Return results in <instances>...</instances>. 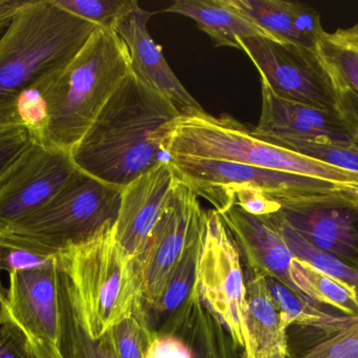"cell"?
Here are the masks:
<instances>
[{
	"mask_svg": "<svg viewBox=\"0 0 358 358\" xmlns=\"http://www.w3.org/2000/svg\"><path fill=\"white\" fill-rule=\"evenodd\" d=\"M180 113L167 98L130 74L71 149L77 170L119 188L171 161L168 135Z\"/></svg>",
	"mask_w": 358,
	"mask_h": 358,
	"instance_id": "obj_1",
	"label": "cell"
},
{
	"mask_svg": "<svg viewBox=\"0 0 358 358\" xmlns=\"http://www.w3.org/2000/svg\"><path fill=\"white\" fill-rule=\"evenodd\" d=\"M130 74L123 39L96 29L64 69L31 88L40 119L35 142L71 153Z\"/></svg>",
	"mask_w": 358,
	"mask_h": 358,
	"instance_id": "obj_2",
	"label": "cell"
},
{
	"mask_svg": "<svg viewBox=\"0 0 358 358\" xmlns=\"http://www.w3.org/2000/svg\"><path fill=\"white\" fill-rule=\"evenodd\" d=\"M98 29L56 0L19 1L0 34V122L16 120L19 97L64 69Z\"/></svg>",
	"mask_w": 358,
	"mask_h": 358,
	"instance_id": "obj_3",
	"label": "cell"
},
{
	"mask_svg": "<svg viewBox=\"0 0 358 358\" xmlns=\"http://www.w3.org/2000/svg\"><path fill=\"white\" fill-rule=\"evenodd\" d=\"M178 179L218 214L250 199H266L281 209L357 203L358 193L334 183L233 162L171 157Z\"/></svg>",
	"mask_w": 358,
	"mask_h": 358,
	"instance_id": "obj_4",
	"label": "cell"
},
{
	"mask_svg": "<svg viewBox=\"0 0 358 358\" xmlns=\"http://www.w3.org/2000/svg\"><path fill=\"white\" fill-rule=\"evenodd\" d=\"M113 226L79 245L59 252L82 322L99 340L143 303L142 265L115 242Z\"/></svg>",
	"mask_w": 358,
	"mask_h": 358,
	"instance_id": "obj_5",
	"label": "cell"
},
{
	"mask_svg": "<svg viewBox=\"0 0 358 358\" xmlns=\"http://www.w3.org/2000/svg\"><path fill=\"white\" fill-rule=\"evenodd\" d=\"M166 147L171 157L233 162L289 172L334 183L358 193V174L261 140L229 115L216 117L204 111L180 116L168 135Z\"/></svg>",
	"mask_w": 358,
	"mask_h": 358,
	"instance_id": "obj_6",
	"label": "cell"
},
{
	"mask_svg": "<svg viewBox=\"0 0 358 358\" xmlns=\"http://www.w3.org/2000/svg\"><path fill=\"white\" fill-rule=\"evenodd\" d=\"M122 193L123 189L76 170L45 205L2 233L58 254L115 225Z\"/></svg>",
	"mask_w": 358,
	"mask_h": 358,
	"instance_id": "obj_7",
	"label": "cell"
},
{
	"mask_svg": "<svg viewBox=\"0 0 358 358\" xmlns=\"http://www.w3.org/2000/svg\"><path fill=\"white\" fill-rule=\"evenodd\" d=\"M197 287L208 310L240 349L246 344V281L241 254L216 210L206 212Z\"/></svg>",
	"mask_w": 358,
	"mask_h": 358,
	"instance_id": "obj_8",
	"label": "cell"
},
{
	"mask_svg": "<svg viewBox=\"0 0 358 358\" xmlns=\"http://www.w3.org/2000/svg\"><path fill=\"white\" fill-rule=\"evenodd\" d=\"M238 42L277 96L336 111L334 82L317 50L264 37L239 38Z\"/></svg>",
	"mask_w": 358,
	"mask_h": 358,
	"instance_id": "obj_9",
	"label": "cell"
},
{
	"mask_svg": "<svg viewBox=\"0 0 358 358\" xmlns=\"http://www.w3.org/2000/svg\"><path fill=\"white\" fill-rule=\"evenodd\" d=\"M206 221L197 195L178 179L141 260L144 308L159 300L187 250L203 235Z\"/></svg>",
	"mask_w": 358,
	"mask_h": 358,
	"instance_id": "obj_10",
	"label": "cell"
},
{
	"mask_svg": "<svg viewBox=\"0 0 358 358\" xmlns=\"http://www.w3.org/2000/svg\"><path fill=\"white\" fill-rule=\"evenodd\" d=\"M76 170L71 153L34 141L0 179V231L45 205Z\"/></svg>",
	"mask_w": 358,
	"mask_h": 358,
	"instance_id": "obj_11",
	"label": "cell"
},
{
	"mask_svg": "<svg viewBox=\"0 0 358 358\" xmlns=\"http://www.w3.org/2000/svg\"><path fill=\"white\" fill-rule=\"evenodd\" d=\"M0 324L20 329L29 340L56 345L59 332V263L10 273L0 282Z\"/></svg>",
	"mask_w": 358,
	"mask_h": 358,
	"instance_id": "obj_12",
	"label": "cell"
},
{
	"mask_svg": "<svg viewBox=\"0 0 358 358\" xmlns=\"http://www.w3.org/2000/svg\"><path fill=\"white\" fill-rule=\"evenodd\" d=\"M178 183V174L171 161H168L145 172L123 188L113 235L130 258L141 263Z\"/></svg>",
	"mask_w": 358,
	"mask_h": 358,
	"instance_id": "obj_13",
	"label": "cell"
},
{
	"mask_svg": "<svg viewBox=\"0 0 358 358\" xmlns=\"http://www.w3.org/2000/svg\"><path fill=\"white\" fill-rule=\"evenodd\" d=\"M261 94L260 119L252 130L261 140L277 146L288 141H353L336 111L281 98L263 80Z\"/></svg>",
	"mask_w": 358,
	"mask_h": 358,
	"instance_id": "obj_14",
	"label": "cell"
},
{
	"mask_svg": "<svg viewBox=\"0 0 358 358\" xmlns=\"http://www.w3.org/2000/svg\"><path fill=\"white\" fill-rule=\"evenodd\" d=\"M152 15L138 6L115 27L117 35L127 46L131 73L167 98L181 116L202 113L204 109L201 105L181 83L168 64L163 48L151 37L147 25Z\"/></svg>",
	"mask_w": 358,
	"mask_h": 358,
	"instance_id": "obj_15",
	"label": "cell"
},
{
	"mask_svg": "<svg viewBox=\"0 0 358 358\" xmlns=\"http://www.w3.org/2000/svg\"><path fill=\"white\" fill-rule=\"evenodd\" d=\"M219 214L239 249L245 269L277 280L296 291L290 275L294 254L271 216H254L237 206Z\"/></svg>",
	"mask_w": 358,
	"mask_h": 358,
	"instance_id": "obj_16",
	"label": "cell"
},
{
	"mask_svg": "<svg viewBox=\"0 0 358 358\" xmlns=\"http://www.w3.org/2000/svg\"><path fill=\"white\" fill-rule=\"evenodd\" d=\"M278 214L311 245L358 267V202Z\"/></svg>",
	"mask_w": 358,
	"mask_h": 358,
	"instance_id": "obj_17",
	"label": "cell"
},
{
	"mask_svg": "<svg viewBox=\"0 0 358 358\" xmlns=\"http://www.w3.org/2000/svg\"><path fill=\"white\" fill-rule=\"evenodd\" d=\"M246 344L242 358H288V329L265 277L245 269Z\"/></svg>",
	"mask_w": 358,
	"mask_h": 358,
	"instance_id": "obj_18",
	"label": "cell"
},
{
	"mask_svg": "<svg viewBox=\"0 0 358 358\" xmlns=\"http://www.w3.org/2000/svg\"><path fill=\"white\" fill-rule=\"evenodd\" d=\"M237 6L277 41L317 48L325 29L313 6L285 0H235Z\"/></svg>",
	"mask_w": 358,
	"mask_h": 358,
	"instance_id": "obj_19",
	"label": "cell"
},
{
	"mask_svg": "<svg viewBox=\"0 0 358 358\" xmlns=\"http://www.w3.org/2000/svg\"><path fill=\"white\" fill-rule=\"evenodd\" d=\"M159 328L180 334L193 358H242L241 349L202 302L197 283L187 300Z\"/></svg>",
	"mask_w": 358,
	"mask_h": 358,
	"instance_id": "obj_20",
	"label": "cell"
},
{
	"mask_svg": "<svg viewBox=\"0 0 358 358\" xmlns=\"http://www.w3.org/2000/svg\"><path fill=\"white\" fill-rule=\"evenodd\" d=\"M165 12L195 21L216 46L239 48V38H271L250 19L235 0H176Z\"/></svg>",
	"mask_w": 358,
	"mask_h": 358,
	"instance_id": "obj_21",
	"label": "cell"
},
{
	"mask_svg": "<svg viewBox=\"0 0 358 358\" xmlns=\"http://www.w3.org/2000/svg\"><path fill=\"white\" fill-rule=\"evenodd\" d=\"M57 351L62 358H117L106 334L94 340L84 327L73 288L59 267V332Z\"/></svg>",
	"mask_w": 358,
	"mask_h": 358,
	"instance_id": "obj_22",
	"label": "cell"
},
{
	"mask_svg": "<svg viewBox=\"0 0 358 358\" xmlns=\"http://www.w3.org/2000/svg\"><path fill=\"white\" fill-rule=\"evenodd\" d=\"M269 294L288 330L299 328L304 331H317L320 340L331 336L348 325L355 315H334L311 302L299 292L271 277H265Z\"/></svg>",
	"mask_w": 358,
	"mask_h": 358,
	"instance_id": "obj_23",
	"label": "cell"
},
{
	"mask_svg": "<svg viewBox=\"0 0 358 358\" xmlns=\"http://www.w3.org/2000/svg\"><path fill=\"white\" fill-rule=\"evenodd\" d=\"M290 275L296 291L311 302L331 307L344 315H358L357 292L308 263L294 258Z\"/></svg>",
	"mask_w": 358,
	"mask_h": 358,
	"instance_id": "obj_24",
	"label": "cell"
},
{
	"mask_svg": "<svg viewBox=\"0 0 358 358\" xmlns=\"http://www.w3.org/2000/svg\"><path fill=\"white\" fill-rule=\"evenodd\" d=\"M315 50L332 81L345 84L358 94V23L325 32Z\"/></svg>",
	"mask_w": 358,
	"mask_h": 358,
	"instance_id": "obj_25",
	"label": "cell"
},
{
	"mask_svg": "<svg viewBox=\"0 0 358 358\" xmlns=\"http://www.w3.org/2000/svg\"><path fill=\"white\" fill-rule=\"evenodd\" d=\"M203 235L187 250L180 264L170 277L159 300L149 308H144L149 324L155 331V327L159 329L164 322L178 310L193 291L197 283L198 262Z\"/></svg>",
	"mask_w": 358,
	"mask_h": 358,
	"instance_id": "obj_26",
	"label": "cell"
},
{
	"mask_svg": "<svg viewBox=\"0 0 358 358\" xmlns=\"http://www.w3.org/2000/svg\"><path fill=\"white\" fill-rule=\"evenodd\" d=\"M269 216L279 229L294 258L308 263L328 277L344 284L347 287L355 290L358 296V267L353 266L338 256L323 252L305 241L278 212Z\"/></svg>",
	"mask_w": 358,
	"mask_h": 358,
	"instance_id": "obj_27",
	"label": "cell"
},
{
	"mask_svg": "<svg viewBox=\"0 0 358 358\" xmlns=\"http://www.w3.org/2000/svg\"><path fill=\"white\" fill-rule=\"evenodd\" d=\"M155 334L141 303L131 315L113 326L106 336L115 357L147 358Z\"/></svg>",
	"mask_w": 358,
	"mask_h": 358,
	"instance_id": "obj_28",
	"label": "cell"
},
{
	"mask_svg": "<svg viewBox=\"0 0 358 358\" xmlns=\"http://www.w3.org/2000/svg\"><path fill=\"white\" fill-rule=\"evenodd\" d=\"M280 147L313 158L322 163L358 174V143L355 141H288Z\"/></svg>",
	"mask_w": 358,
	"mask_h": 358,
	"instance_id": "obj_29",
	"label": "cell"
},
{
	"mask_svg": "<svg viewBox=\"0 0 358 358\" xmlns=\"http://www.w3.org/2000/svg\"><path fill=\"white\" fill-rule=\"evenodd\" d=\"M62 8L99 29L115 31L120 21L140 6L136 0H56Z\"/></svg>",
	"mask_w": 358,
	"mask_h": 358,
	"instance_id": "obj_30",
	"label": "cell"
},
{
	"mask_svg": "<svg viewBox=\"0 0 358 358\" xmlns=\"http://www.w3.org/2000/svg\"><path fill=\"white\" fill-rule=\"evenodd\" d=\"M58 254L35 247L18 237L0 233V273L56 264Z\"/></svg>",
	"mask_w": 358,
	"mask_h": 358,
	"instance_id": "obj_31",
	"label": "cell"
},
{
	"mask_svg": "<svg viewBox=\"0 0 358 358\" xmlns=\"http://www.w3.org/2000/svg\"><path fill=\"white\" fill-rule=\"evenodd\" d=\"M290 358H358V315L342 329Z\"/></svg>",
	"mask_w": 358,
	"mask_h": 358,
	"instance_id": "obj_32",
	"label": "cell"
},
{
	"mask_svg": "<svg viewBox=\"0 0 358 358\" xmlns=\"http://www.w3.org/2000/svg\"><path fill=\"white\" fill-rule=\"evenodd\" d=\"M34 142L29 128L17 121L0 122V179Z\"/></svg>",
	"mask_w": 358,
	"mask_h": 358,
	"instance_id": "obj_33",
	"label": "cell"
},
{
	"mask_svg": "<svg viewBox=\"0 0 358 358\" xmlns=\"http://www.w3.org/2000/svg\"><path fill=\"white\" fill-rule=\"evenodd\" d=\"M147 358H193L187 340L173 330L159 328Z\"/></svg>",
	"mask_w": 358,
	"mask_h": 358,
	"instance_id": "obj_34",
	"label": "cell"
},
{
	"mask_svg": "<svg viewBox=\"0 0 358 358\" xmlns=\"http://www.w3.org/2000/svg\"><path fill=\"white\" fill-rule=\"evenodd\" d=\"M332 82L336 90V113L352 140L358 143V94L345 84Z\"/></svg>",
	"mask_w": 358,
	"mask_h": 358,
	"instance_id": "obj_35",
	"label": "cell"
},
{
	"mask_svg": "<svg viewBox=\"0 0 358 358\" xmlns=\"http://www.w3.org/2000/svg\"><path fill=\"white\" fill-rule=\"evenodd\" d=\"M0 358H37V355L20 329L10 324H0Z\"/></svg>",
	"mask_w": 358,
	"mask_h": 358,
	"instance_id": "obj_36",
	"label": "cell"
},
{
	"mask_svg": "<svg viewBox=\"0 0 358 358\" xmlns=\"http://www.w3.org/2000/svg\"><path fill=\"white\" fill-rule=\"evenodd\" d=\"M29 342H31L34 352L37 355V358H62L57 351L55 345L35 340H29Z\"/></svg>",
	"mask_w": 358,
	"mask_h": 358,
	"instance_id": "obj_37",
	"label": "cell"
},
{
	"mask_svg": "<svg viewBox=\"0 0 358 358\" xmlns=\"http://www.w3.org/2000/svg\"><path fill=\"white\" fill-rule=\"evenodd\" d=\"M18 2L19 0H0V34L8 25Z\"/></svg>",
	"mask_w": 358,
	"mask_h": 358,
	"instance_id": "obj_38",
	"label": "cell"
}]
</instances>
